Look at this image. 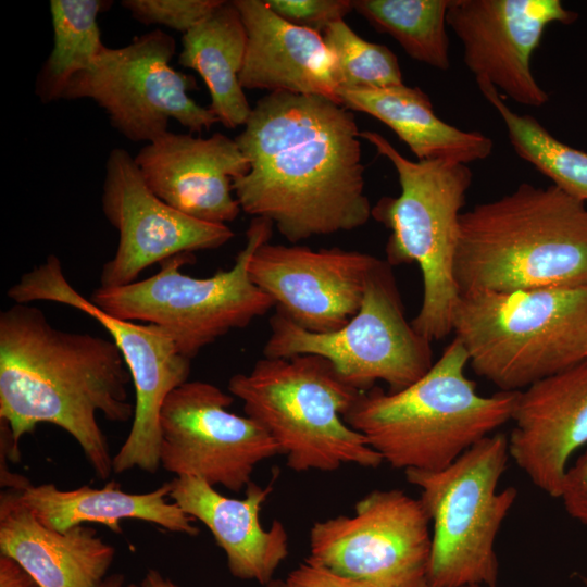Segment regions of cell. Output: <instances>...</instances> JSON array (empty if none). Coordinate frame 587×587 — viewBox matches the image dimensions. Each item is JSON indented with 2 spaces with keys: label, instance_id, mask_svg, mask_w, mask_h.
<instances>
[{
  "label": "cell",
  "instance_id": "29",
  "mask_svg": "<svg viewBox=\"0 0 587 587\" xmlns=\"http://www.w3.org/2000/svg\"><path fill=\"white\" fill-rule=\"evenodd\" d=\"M336 61L338 90L375 89L403 84L396 54L386 46L360 37L345 21L323 33Z\"/></svg>",
  "mask_w": 587,
  "mask_h": 587
},
{
  "label": "cell",
  "instance_id": "4",
  "mask_svg": "<svg viewBox=\"0 0 587 587\" xmlns=\"http://www.w3.org/2000/svg\"><path fill=\"white\" fill-rule=\"evenodd\" d=\"M458 338L416 382L398 391H361L344 415L384 462L397 470L438 471L511 421L519 391L479 395L465 375Z\"/></svg>",
  "mask_w": 587,
  "mask_h": 587
},
{
  "label": "cell",
  "instance_id": "14",
  "mask_svg": "<svg viewBox=\"0 0 587 587\" xmlns=\"http://www.w3.org/2000/svg\"><path fill=\"white\" fill-rule=\"evenodd\" d=\"M234 396L202 380H187L166 397L159 419L160 467L238 492L255 466L280 453L249 416L228 411Z\"/></svg>",
  "mask_w": 587,
  "mask_h": 587
},
{
  "label": "cell",
  "instance_id": "7",
  "mask_svg": "<svg viewBox=\"0 0 587 587\" xmlns=\"http://www.w3.org/2000/svg\"><path fill=\"white\" fill-rule=\"evenodd\" d=\"M361 138L389 160L398 175L400 195L379 199L372 217L390 229L386 261L391 266L420 267L423 297L411 324L430 342L444 339L452 333L460 298L454 261L472 172L466 164L450 161L409 160L376 132H361Z\"/></svg>",
  "mask_w": 587,
  "mask_h": 587
},
{
  "label": "cell",
  "instance_id": "37",
  "mask_svg": "<svg viewBox=\"0 0 587 587\" xmlns=\"http://www.w3.org/2000/svg\"><path fill=\"white\" fill-rule=\"evenodd\" d=\"M580 580H582L584 587H587V577L586 576H580Z\"/></svg>",
  "mask_w": 587,
  "mask_h": 587
},
{
  "label": "cell",
  "instance_id": "8",
  "mask_svg": "<svg viewBox=\"0 0 587 587\" xmlns=\"http://www.w3.org/2000/svg\"><path fill=\"white\" fill-rule=\"evenodd\" d=\"M508 436L489 435L438 471L405 470L433 525L427 587H496V539L517 490L498 485Z\"/></svg>",
  "mask_w": 587,
  "mask_h": 587
},
{
  "label": "cell",
  "instance_id": "19",
  "mask_svg": "<svg viewBox=\"0 0 587 587\" xmlns=\"http://www.w3.org/2000/svg\"><path fill=\"white\" fill-rule=\"evenodd\" d=\"M511 421L510 458L559 498L571 455L587 444V360L519 391Z\"/></svg>",
  "mask_w": 587,
  "mask_h": 587
},
{
  "label": "cell",
  "instance_id": "13",
  "mask_svg": "<svg viewBox=\"0 0 587 587\" xmlns=\"http://www.w3.org/2000/svg\"><path fill=\"white\" fill-rule=\"evenodd\" d=\"M430 521L420 499L372 490L352 516L315 522L305 561L375 587H427Z\"/></svg>",
  "mask_w": 587,
  "mask_h": 587
},
{
  "label": "cell",
  "instance_id": "28",
  "mask_svg": "<svg viewBox=\"0 0 587 587\" xmlns=\"http://www.w3.org/2000/svg\"><path fill=\"white\" fill-rule=\"evenodd\" d=\"M476 83L501 116L515 153L553 185L587 203V153L558 140L532 115L512 111L492 84Z\"/></svg>",
  "mask_w": 587,
  "mask_h": 587
},
{
  "label": "cell",
  "instance_id": "23",
  "mask_svg": "<svg viewBox=\"0 0 587 587\" xmlns=\"http://www.w3.org/2000/svg\"><path fill=\"white\" fill-rule=\"evenodd\" d=\"M12 489L18 491L21 500L46 526L59 532L86 523H98L121 534L123 521L139 520L173 533L191 537L199 534L195 520L175 502L168 501L170 482L142 494L123 491L114 480L102 488L84 485L62 490L53 484L28 483L22 488Z\"/></svg>",
  "mask_w": 587,
  "mask_h": 587
},
{
  "label": "cell",
  "instance_id": "35",
  "mask_svg": "<svg viewBox=\"0 0 587 587\" xmlns=\"http://www.w3.org/2000/svg\"><path fill=\"white\" fill-rule=\"evenodd\" d=\"M140 587H180L171 578L165 577L157 570H149L143 576Z\"/></svg>",
  "mask_w": 587,
  "mask_h": 587
},
{
  "label": "cell",
  "instance_id": "17",
  "mask_svg": "<svg viewBox=\"0 0 587 587\" xmlns=\"http://www.w3.org/2000/svg\"><path fill=\"white\" fill-rule=\"evenodd\" d=\"M378 258L338 247L259 246L249 262L251 280L277 312L305 330L329 333L359 311L367 276Z\"/></svg>",
  "mask_w": 587,
  "mask_h": 587
},
{
  "label": "cell",
  "instance_id": "1",
  "mask_svg": "<svg viewBox=\"0 0 587 587\" xmlns=\"http://www.w3.org/2000/svg\"><path fill=\"white\" fill-rule=\"evenodd\" d=\"M352 111L321 96L260 98L235 138L248 173L234 180L243 212L290 242L350 232L372 217Z\"/></svg>",
  "mask_w": 587,
  "mask_h": 587
},
{
  "label": "cell",
  "instance_id": "12",
  "mask_svg": "<svg viewBox=\"0 0 587 587\" xmlns=\"http://www.w3.org/2000/svg\"><path fill=\"white\" fill-rule=\"evenodd\" d=\"M7 295L21 304L49 301L71 307L107 329L123 355L135 387L132 427L113 455V472L134 469L157 472L160 467V412L170 392L188 380L191 360L179 352L161 327L117 319L82 296L67 280L55 255H49L43 263L24 273Z\"/></svg>",
  "mask_w": 587,
  "mask_h": 587
},
{
  "label": "cell",
  "instance_id": "15",
  "mask_svg": "<svg viewBox=\"0 0 587 587\" xmlns=\"http://www.w3.org/2000/svg\"><path fill=\"white\" fill-rule=\"evenodd\" d=\"M101 208L120 237L114 255L102 266L99 287L129 285L152 264L217 249L234 237L226 224L197 220L160 199L122 148L108 155Z\"/></svg>",
  "mask_w": 587,
  "mask_h": 587
},
{
  "label": "cell",
  "instance_id": "36",
  "mask_svg": "<svg viewBox=\"0 0 587 587\" xmlns=\"http://www.w3.org/2000/svg\"><path fill=\"white\" fill-rule=\"evenodd\" d=\"M99 587H124V576L121 574H113L100 584Z\"/></svg>",
  "mask_w": 587,
  "mask_h": 587
},
{
  "label": "cell",
  "instance_id": "9",
  "mask_svg": "<svg viewBox=\"0 0 587 587\" xmlns=\"http://www.w3.org/2000/svg\"><path fill=\"white\" fill-rule=\"evenodd\" d=\"M273 226L266 218L253 217L234 265L210 277L185 274L182 267L193 255L179 254L163 261L151 277L121 287H98L90 300L117 319L161 327L191 360L208 345L248 326L274 307L248 271L255 249L270 241Z\"/></svg>",
  "mask_w": 587,
  "mask_h": 587
},
{
  "label": "cell",
  "instance_id": "27",
  "mask_svg": "<svg viewBox=\"0 0 587 587\" xmlns=\"http://www.w3.org/2000/svg\"><path fill=\"white\" fill-rule=\"evenodd\" d=\"M450 0H353L377 32L391 36L412 59L440 71L450 67L446 30Z\"/></svg>",
  "mask_w": 587,
  "mask_h": 587
},
{
  "label": "cell",
  "instance_id": "31",
  "mask_svg": "<svg viewBox=\"0 0 587 587\" xmlns=\"http://www.w3.org/2000/svg\"><path fill=\"white\" fill-rule=\"evenodd\" d=\"M267 8L286 22L324 33L332 24L344 21L353 10L352 0H264Z\"/></svg>",
  "mask_w": 587,
  "mask_h": 587
},
{
  "label": "cell",
  "instance_id": "34",
  "mask_svg": "<svg viewBox=\"0 0 587 587\" xmlns=\"http://www.w3.org/2000/svg\"><path fill=\"white\" fill-rule=\"evenodd\" d=\"M0 587L39 586L17 562L4 554H0Z\"/></svg>",
  "mask_w": 587,
  "mask_h": 587
},
{
  "label": "cell",
  "instance_id": "21",
  "mask_svg": "<svg viewBox=\"0 0 587 587\" xmlns=\"http://www.w3.org/2000/svg\"><path fill=\"white\" fill-rule=\"evenodd\" d=\"M247 34L239 80L243 89L321 96L340 103L336 61L323 35L295 26L264 0H233Z\"/></svg>",
  "mask_w": 587,
  "mask_h": 587
},
{
  "label": "cell",
  "instance_id": "3",
  "mask_svg": "<svg viewBox=\"0 0 587 587\" xmlns=\"http://www.w3.org/2000/svg\"><path fill=\"white\" fill-rule=\"evenodd\" d=\"M461 294L587 286V203L528 183L460 216Z\"/></svg>",
  "mask_w": 587,
  "mask_h": 587
},
{
  "label": "cell",
  "instance_id": "22",
  "mask_svg": "<svg viewBox=\"0 0 587 587\" xmlns=\"http://www.w3.org/2000/svg\"><path fill=\"white\" fill-rule=\"evenodd\" d=\"M0 552L39 587H99L115 549L86 525L65 532L46 526L18 491L8 488L0 496Z\"/></svg>",
  "mask_w": 587,
  "mask_h": 587
},
{
  "label": "cell",
  "instance_id": "26",
  "mask_svg": "<svg viewBox=\"0 0 587 587\" xmlns=\"http://www.w3.org/2000/svg\"><path fill=\"white\" fill-rule=\"evenodd\" d=\"M111 4L104 0L50 1L53 46L35 82L41 102L61 100L70 80L96 62L105 47L98 17Z\"/></svg>",
  "mask_w": 587,
  "mask_h": 587
},
{
  "label": "cell",
  "instance_id": "10",
  "mask_svg": "<svg viewBox=\"0 0 587 587\" xmlns=\"http://www.w3.org/2000/svg\"><path fill=\"white\" fill-rule=\"evenodd\" d=\"M270 326L265 358L322 357L361 391L378 380L388 385V391L401 390L434 364L430 341L407 321L391 265L380 259L367 276L359 311L341 328L312 333L279 312Z\"/></svg>",
  "mask_w": 587,
  "mask_h": 587
},
{
  "label": "cell",
  "instance_id": "5",
  "mask_svg": "<svg viewBox=\"0 0 587 587\" xmlns=\"http://www.w3.org/2000/svg\"><path fill=\"white\" fill-rule=\"evenodd\" d=\"M452 332L478 376L521 391L587 360V286L461 294Z\"/></svg>",
  "mask_w": 587,
  "mask_h": 587
},
{
  "label": "cell",
  "instance_id": "6",
  "mask_svg": "<svg viewBox=\"0 0 587 587\" xmlns=\"http://www.w3.org/2000/svg\"><path fill=\"white\" fill-rule=\"evenodd\" d=\"M228 391L243 403L295 472H332L344 464L376 469L383 458L344 415L361 390L344 382L324 358H263L233 375Z\"/></svg>",
  "mask_w": 587,
  "mask_h": 587
},
{
  "label": "cell",
  "instance_id": "25",
  "mask_svg": "<svg viewBox=\"0 0 587 587\" xmlns=\"http://www.w3.org/2000/svg\"><path fill=\"white\" fill-rule=\"evenodd\" d=\"M246 49V28L234 1L222 0L182 37L178 63L202 77L209 108L226 128L245 126L252 111L239 80Z\"/></svg>",
  "mask_w": 587,
  "mask_h": 587
},
{
  "label": "cell",
  "instance_id": "32",
  "mask_svg": "<svg viewBox=\"0 0 587 587\" xmlns=\"http://www.w3.org/2000/svg\"><path fill=\"white\" fill-rule=\"evenodd\" d=\"M266 587H375L337 574L308 561L298 565L284 578L272 579Z\"/></svg>",
  "mask_w": 587,
  "mask_h": 587
},
{
  "label": "cell",
  "instance_id": "11",
  "mask_svg": "<svg viewBox=\"0 0 587 587\" xmlns=\"http://www.w3.org/2000/svg\"><path fill=\"white\" fill-rule=\"evenodd\" d=\"M175 53L174 37L160 29L124 47L105 46L90 68L70 80L62 99L92 100L112 127L134 142L164 135L171 120L190 133L208 130L218 118L189 96L196 80L171 65Z\"/></svg>",
  "mask_w": 587,
  "mask_h": 587
},
{
  "label": "cell",
  "instance_id": "30",
  "mask_svg": "<svg viewBox=\"0 0 587 587\" xmlns=\"http://www.w3.org/2000/svg\"><path fill=\"white\" fill-rule=\"evenodd\" d=\"M222 0H124L122 7L143 25H161L186 34Z\"/></svg>",
  "mask_w": 587,
  "mask_h": 587
},
{
  "label": "cell",
  "instance_id": "2",
  "mask_svg": "<svg viewBox=\"0 0 587 587\" xmlns=\"http://www.w3.org/2000/svg\"><path fill=\"white\" fill-rule=\"evenodd\" d=\"M130 374L112 339L53 327L40 309L15 303L0 313V421L20 440L41 423L71 435L101 479L113 457L98 421L134 417Z\"/></svg>",
  "mask_w": 587,
  "mask_h": 587
},
{
  "label": "cell",
  "instance_id": "20",
  "mask_svg": "<svg viewBox=\"0 0 587 587\" xmlns=\"http://www.w3.org/2000/svg\"><path fill=\"white\" fill-rule=\"evenodd\" d=\"M168 498L201 522L225 552L230 574L266 586L289 552L285 525L274 520L268 528L260 513L273 490L250 482L245 498H228L214 486L191 476L174 477Z\"/></svg>",
  "mask_w": 587,
  "mask_h": 587
},
{
  "label": "cell",
  "instance_id": "33",
  "mask_svg": "<svg viewBox=\"0 0 587 587\" xmlns=\"http://www.w3.org/2000/svg\"><path fill=\"white\" fill-rule=\"evenodd\" d=\"M559 499L571 517L587 526V450L567 469Z\"/></svg>",
  "mask_w": 587,
  "mask_h": 587
},
{
  "label": "cell",
  "instance_id": "24",
  "mask_svg": "<svg viewBox=\"0 0 587 587\" xmlns=\"http://www.w3.org/2000/svg\"><path fill=\"white\" fill-rule=\"evenodd\" d=\"M342 107L366 113L391 128L417 160L461 164L486 159L494 142L479 132L462 130L440 120L429 97L404 84L386 88L338 90Z\"/></svg>",
  "mask_w": 587,
  "mask_h": 587
},
{
  "label": "cell",
  "instance_id": "16",
  "mask_svg": "<svg viewBox=\"0 0 587 587\" xmlns=\"http://www.w3.org/2000/svg\"><path fill=\"white\" fill-rule=\"evenodd\" d=\"M576 18L559 0H450L447 12V25L461 41L476 82L486 80L534 108L549 97L533 75V52L549 24Z\"/></svg>",
  "mask_w": 587,
  "mask_h": 587
},
{
  "label": "cell",
  "instance_id": "18",
  "mask_svg": "<svg viewBox=\"0 0 587 587\" xmlns=\"http://www.w3.org/2000/svg\"><path fill=\"white\" fill-rule=\"evenodd\" d=\"M134 158L149 188L191 217L226 224L241 211L233 184L248 173L249 164L235 139L168 130Z\"/></svg>",
  "mask_w": 587,
  "mask_h": 587
},
{
  "label": "cell",
  "instance_id": "39",
  "mask_svg": "<svg viewBox=\"0 0 587 587\" xmlns=\"http://www.w3.org/2000/svg\"><path fill=\"white\" fill-rule=\"evenodd\" d=\"M472 587H483V586H472Z\"/></svg>",
  "mask_w": 587,
  "mask_h": 587
},
{
  "label": "cell",
  "instance_id": "38",
  "mask_svg": "<svg viewBox=\"0 0 587 587\" xmlns=\"http://www.w3.org/2000/svg\"><path fill=\"white\" fill-rule=\"evenodd\" d=\"M124 587H140V586L135 585V584H128L127 586H124Z\"/></svg>",
  "mask_w": 587,
  "mask_h": 587
}]
</instances>
